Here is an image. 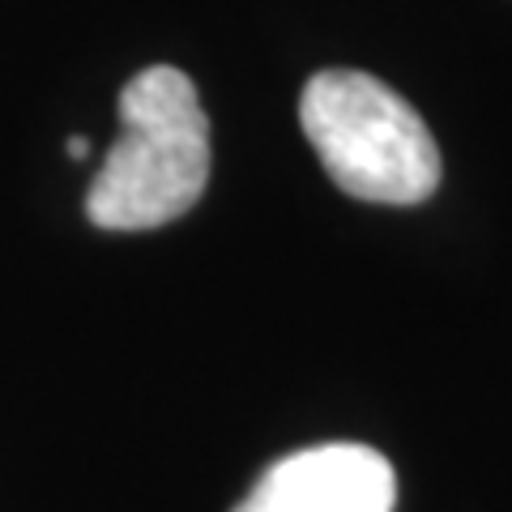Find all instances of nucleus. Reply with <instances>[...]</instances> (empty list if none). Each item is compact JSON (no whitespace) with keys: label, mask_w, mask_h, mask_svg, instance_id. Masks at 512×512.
Instances as JSON below:
<instances>
[{"label":"nucleus","mask_w":512,"mask_h":512,"mask_svg":"<svg viewBox=\"0 0 512 512\" xmlns=\"http://www.w3.org/2000/svg\"><path fill=\"white\" fill-rule=\"evenodd\" d=\"M210 184V120L175 64H150L120 90V141L86 192L99 231H150L184 218Z\"/></svg>","instance_id":"1"},{"label":"nucleus","mask_w":512,"mask_h":512,"mask_svg":"<svg viewBox=\"0 0 512 512\" xmlns=\"http://www.w3.org/2000/svg\"><path fill=\"white\" fill-rule=\"evenodd\" d=\"M303 137L329 180L376 205H419L440 184V150L393 86L359 69H325L303 86Z\"/></svg>","instance_id":"2"},{"label":"nucleus","mask_w":512,"mask_h":512,"mask_svg":"<svg viewBox=\"0 0 512 512\" xmlns=\"http://www.w3.org/2000/svg\"><path fill=\"white\" fill-rule=\"evenodd\" d=\"M397 474L367 444H316L274 461L235 512H393Z\"/></svg>","instance_id":"3"},{"label":"nucleus","mask_w":512,"mask_h":512,"mask_svg":"<svg viewBox=\"0 0 512 512\" xmlns=\"http://www.w3.org/2000/svg\"><path fill=\"white\" fill-rule=\"evenodd\" d=\"M64 150H69L73 158H86L90 154V141L86 137H69V146H64Z\"/></svg>","instance_id":"4"}]
</instances>
